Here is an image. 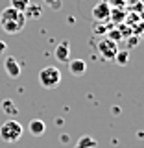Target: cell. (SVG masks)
Wrapping results in <instances>:
<instances>
[{
    "label": "cell",
    "instance_id": "obj_1",
    "mask_svg": "<svg viewBox=\"0 0 144 148\" xmlns=\"http://www.w3.org/2000/svg\"><path fill=\"white\" fill-rule=\"evenodd\" d=\"M24 24H26L24 13L13 9L11 6L2 9V13H0V28H2L6 34H9V35L20 34V32L24 30Z\"/></svg>",
    "mask_w": 144,
    "mask_h": 148
},
{
    "label": "cell",
    "instance_id": "obj_2",
    "mask_svg": "<svg viewBox=\"0 0 144 148\" xmlns=\"http://www.w3.org/2000/svg\"><path fill=\"white\" fill-rule=\"evenodd\" d=\"M22 133H24V128H22V124L15 119H8L6 122H2V126H0V139H2L4 143H17L18 139L22 137Z\"/></svg>",
    "mask_w": 144,
    "mask_h": 148
},
{
    "label": "cell",
    "instance_id": "obj_3",
    "mask_svg": "<svg viewBox=\"0 0 144 148\" xmlns=\"http://www.w3.org/2000/svg\"><path fill=\"white\" fill-rule=\"evenodd\" d=\"M39 83L44 89H55L61 83V71L57 67H44L43 71H39Z\"/></svg>",
    "mask_w": 144,
    "mask_h": 148
},
{
    "label": "cell",
    "instance_id": "obj_4",
    "mask_svg": "<svg viewBox=\"0 0 144 148\" xmlns=\"http://www.w3.org/2000/svg\"><path fill=\"white\" fill-rule=\"evenodd\" d=\"M96 48H98V54L104 59H107V61H113L115 54L118 52V45L115 43V41H111L109 37H107V39H102L100 43L96 45Z\"/></svg>",
    "mask_w": 144,
    "mask_h": 148
},
{
    "label": "cell",
    "instance_id": "obj_5",
    "mask_svg": "<svg viewBox=\"0 0 144 148\" xmlns=\"http://www.w3.org/2000/svg\"><path fill=\"white\" fill-rule=\"evenodd\" d=\"M4 71L11 80H17L20 76V65H18L17 58L13 56H4Z\"/></svg>",
    "mask_w": 144,
    "mask_h": 148
},
{
    "label": "cell",
    "instance_id": "obj_6",
    "mask_svg": "<svg viewBox=\"0 0 144 148\" xmlns=\"http://www.w3.org/2000/svg\"><path fill=\"white\" fill-rule=\"evenodd\" d=\"M109 13H111V8L109 4L105 2H98L94 8H92V18H94L96 22H107L109 21Z\"/></svg>",
    "mask_w": 144,
    "mask_h": 148
},
{
    "label": "cell",
    "instance_id": "obj_7",
    "mask_svg": "<svg viewBox=\"0 0 144 148\" xmlns=\"http://www.w3.org/2000/svg\"><path fill=\"white\" fill-rule=\"evenodd\" d=\"M54 56L59 63H67L70 59V43L68 41H61L54 50Z\"/></svg>",
    "mask_w": 144,
    "mask_h": 148
},
{
    "label": "cell",
    "instance_id": "obj_8",
    "mask_svg": "<svg viewBox=\"0 0 144 148\" xmlns=\"http://www.w3.org/2000/svg\"><path fill=\"white\" fill-rule=\"evenodd\" d=\"M68 72H70L72 76L80 78L87 72V63L83 61V59H68Z\"/></svg>",
    "mask_w": 144,
    "mask_h": 148
},
{
    "label": "cell",
    "instance_id": "obj_9",
    "mask_svg": "<svg viewBox=\"0 0 144 148\" xmlns=\"http://www.w3.org/2000/svg\"><path fill=\"white\" fill-rule=\"evenodd\" d=\"M28 132L33 137H41V135H44V132H46V124L41 119H31L30 124H28Z\"/></svg>",
    "mask_w": 144,
    "mask_h": 148
},
{
    "label": "cell",
    "instance_id": "obj_10",
    "mask_svg": "<svg viewBox=\"0 0 144 148\" xmlns=\"http://www.w3.org/2000/svg\"><path fill=\"white\" fill-rule=\"evenodd\" d=\"M24 17H26V21L28 18H30V21H39V18L43 17V8L30 2V6L24 9Z\"/></svg>",
    "mask_w": 144,
    "mask_h": 148
},
{
    "label": "cell",
    "instance_id": "obj_11",
    "mask_svg": "<svg viewBox=\"0 0 144 148\" xmlns=\"http://www.w3.org/2000/svg\"><path fill=\"white\" fill-rule=\"evenodd\" d=\"M0 106H2V111L8 115L9 119H13V117H17V115H18V108L15 106V102H13V100L6 98V100H2V104H0Z\"/></svg>",
    "mask_w": 144,
    "mask_h": 148
},
{
    "label": "cell",
    "instance_id": "obj_12",
    "mask_svg": "<svg viewBox=\"0 0 144 148\" xmlns=\"http://www.w3.org/2000/svg\"><path fill=\"white\" fill-rule=\"evenodd\" d=\"M109 21L115 22V24H122V22L126 21V11H124V9H111Z\"/></svg>",
    "mask_w": 144,
    "mask_h": 148
},
{
    "label": "cell",
    "instance_id": "obj_13",
    "mask_svg": "<svg viewBox=\"0 0 144 148\" xmlns=\"http://www.w3.org/2000/svg\"><path fill=\"white\" fill-rule=\"evenodd\" d=\"M113 61L117 65H120V67H126V65L129 63V52H128V50H118V52L115 54Z\"/></svg>",
    "mask_w": 144,
    "mask_h": 148
},
{
    "label": "cell",
    "instance_id": "obj_14",
    "mask_svg": "<svg viewBox=\"0 0 144 148\" xmlns=\"http://www.w3.org/2000/svg\"><path fill=\"white\" fill-rule=\"evenodd\" d=\"M76 148H96V141L91 135H83L80 141H78Z\"/></svg>",
    "mask_w": 144,
    "mask_h": 148
},
{
    "label": "cell",
    "instance_id": "obj_15",
    "mask_svg": "<svg viewBox=\"0 0 144 148\" xmlns=\"http://www.w3.org/2000/svg\"><path fill=\"white\" fill-rule=\"evenodd\" d=\"M9 6L13 9H17V11L24 13V9L30 6V0H9Z\"/></svg>",
    "mask_w": 144,
    "mask_h": 148
},
{
    "label": "cell",
    "instance_id": "obj_16",
    "mask_svg": "<svg viewBox=\"0 0 144 148\" xmlns=\"http://www.w3.org/2000/svg\"><path fill=\"white\" fill-rule=\"evenodd\" d=\"M105 2L109 4V8L111 9H124L126 8V0H105Z\"/></svg>",
    "mask_w": 144,
    "mask_h": 148
},
{
    "label": "cell",
    "instance_id": "obj_17",
    "mask_svg": "<svg viewBox=\"0 0 144 148\" xmlns=\"http://www.w3.org/2000/svg\"><path fill=\"white\" fill-rule=\"evenodd\" d=\"M44 2V6H48V8H52V9H61V6H63V0H43Z\"/></svg>",
    "mask_w": 144,
    "mask_h": 148
},
{
    "label": "cell",
    "instance_id": "obj_18",
    "mask_svg": "<svg viewBox=\"0 0 144 148\" xmlns=\"http://www.w3.org/2000/svg\"><path fill=\"white\" fill-rule=\"evenodd\" d=\"M109 39L117 43L118 39H122V32H118V30H111V32H109Z\"/></svg>",
    "mask_w": 144,
    "mask_h": 148
},
{
    "label": "cell",
    "instance_id": "obj_19",
    "mask_svg": "<svg viewBox=\"0 0 144 148\" xmlns=\"http://www.w3.org/2000/svg\"><path fill=\"white\" fill-rule=\"evenodd\" d=\"M6 54H8V45L4 41H0V58H4Z\"/></svg>",
    "mask_w": 144,
    "mask_h": 148
},
{
    "label": "cell",
    "instance_id": "obj_20",
    "mask_svg": "<svg viewBox=\"0 0 144 148\" xmlns=\"http://www.w3.org/2000/svg\"><path fill=\"white\" fill-rule=\"evenodd\" d=\"M94 34H100V35H102V34H105V26H104V24H100V22H98V24L94 26Z\"/></svg>",
    "mask_w": 144,
    "mask_h": 148
},
{
    "label": "cell",
    "instance_id": "obj_21",
    "mask_svg": "<svg viewBox=\"0 0 144 148\" xmlns=\"http://www.w3.org/2000/svg\"><path fill=\"white\" fill-rule=\"evenodd\" d=\"M135 43H137V37H131V39H129V46L133 48V46H135Z\"/></svg>",
    "mask_w": 144,
    "mask_h": 148
}]
</instances>
